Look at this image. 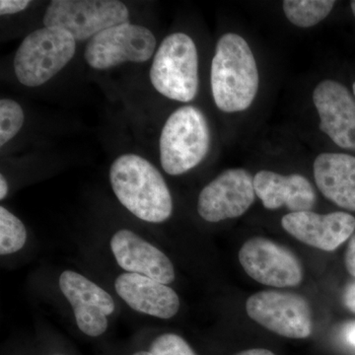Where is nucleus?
Segmentation results:
<instances>
[{"mask_svg":"<svg viewBox=\"0 0 355 355\" xmlns=\"http://www.w3.org/2000/svg\"><path fill=\"white\" fill-rule=\"evenodd\" d=\"M210 85L214 103L224 113L246 111L253 104L260 85L258 65L240 35L227 33L217 42Z\"/></svg>","mask_w":355,"mask_h":355,"instance_id":"1","label":"nucleus"},{"mask_svg":"<svg viewBox=\"0 0 355 355\" xmlns=\"http://www.w3.org/2000/svg\"><path fill=\"white\" fill-rule=\"evenodd\" d=\"M110 182L121 205L137 218L161 223L172 216L171 193L164 178L141 156L123 154L116 158L110 168Z\"/></svg>","mask_w":355,"mask_h":355,"instance_id":"2","label":"nucleus"},{"mask_svg":"<svg viewBox=\"0 0 355 355\" xmlns=\"http://www.w3.org/2000/svg\"><path fill=\"white\" fill-rule=\"evenodd\" d=\"M211 135L205 114L195 106L176 110L166 121L159 140L163 170L179 176L197 167L209 154Z\"/></svg>","mask_w":355,"mask_h":355,"instance_id":"3","label":"nucleus"},{"mask_svg":"<svg viewBox=\"0 0 355 355\" xmlns=\"http://www.w3.org/2000/svg\"><path fill=\"white\" fill-rule=\"evenodd\" d=\"M150 80L156 91L168 99L187 103L197 97L198 55L190 36L174 33L163 40L154 55Z\"/></svg>","mask_w":355,"mask_h":355,"instance_id":"4","label":"nucleus"},{"mask_svg":"<svg viewBox=\"0 0 355 355\" xmlns=\"http://www.w3.org/2000/svg\"><path fill=\"white\" fill-rule=\"evenodd\" d=\"M76 51V41L69 33L41 28L20 44L14 57V72L23 85L38 87L64 69Z\"/></svg>","mask_w":355,"mask_h":355,"instance_id":"5","label":"nucleus"},{"mask_svg":"<svg viewBox=\"0 0 355 355\" xmlns=\"http://www.w3.org/2000/svg\"><path fill=\"white\" fill-rule=\"evenodd\" d=\"M128 7L118 0H53L44 12V25L64 30L76 41H85L128 22Z\"/></svg>","mask_w":355,"mask_h":355,"instance_id":"6","label":"nucleus"},{"mask_svg":"<svg viewBox=\"0 0 355 355\" xmlns=\"http://www.w3.org/2000/svg\"><path fill=\"white\" fill-rule=\"evenodd\" d=\"M155 48L156 39L150 30L127 22L89 40L84 58L91 69L106 70L125 62H146Z\"/></svg>","mask_w":355,"mask_h":355,"instance_id":"7","label":"nucleus"},{"mask_svg":"<svg viewBox=\"0 0 355 355\" xmlns=\"http://www.w3.org/2000/svg\"><path fill=\"white\" fill-rule=\"evenodd\" d=\"M248 316L263 328L289 338H306L312 334V310L308 301L291 292H257L248 298Z\"/></svg>","mask_w":355,"mask_h":355,"instance_id":"8","label":"nucleus"},{"mask_svg":"<svg viewBox=\"0 0 355 355\" xmlns=\"http://www.w3.org/2000/svg\"><path fill=\"white\" fill-rule=\"evenodd\" d=\"M239 261L247 275L263 286L282 288L302 282V266L297 258L266 238L248 240L240 250Z\"/></svg>","mask_w":355,"mask_h":355,"instance_id":"9","label":"nucleus"},{"mask_svg":"<svg viewBox=\"0 0 355 355\" xmlns=\"http://www.w3.org/2000/svg\"><path fill=\"white\" fill-rule=\"evenodd\" d=\"M254 197V177L247 170H226L200 191L198 212L214 223L237 218L251 207Z\"/></svg>","mask_w":355,"mask_h":355,"instance_id":"10","label":"nucleus"},{"mask_svg":"<svg viewBox=\"0 0 355 355\" xmlns=\"http://www.w3.org/2000/svg\"><path fill=\"white\" fill-rule=\"evenodd\" d=\"M320 130L338 147L355 153V97L338 81L326 79L313 91Z\"/></svg>","mask_w":355,"mask_h":355,"instance_id":"11","label":"nucleus"},{"mask_svg":"<svg viewBox=\"0 0 355 355\" xmlns=\"http://www.w3.org/2000/svg\"><path fill=\"white\" fill-rule=\"evenodd\" d=\"M60 291L74 311L79 330L89 336H99L108 329L107 317L114 311L111 295L80 273L65 270L60 277Z\"/></svg>","mask_w":355,"mask_h":355,"instance_id":"12","label":"nucleus"},{"mask_svg":"<svg viewBox=\"0 0 355 355\" xmlns=\"http://www.w3.org/2000/svg\"><path fill=\"white\" fill-rule=\"evenodd\" d=\"M282 225L299 241L331 252L354 234L355 218L345 211L319 214L310 210L286 214L282 217Z\"/></svg>","mask_w":355,"mask_h":355,"instance_id":"13","label":"nucleus"},{"mask_svg":"<svg viewBox=\"0 0 355 355\" xmlns=\"http://www.w3.org/2000/svg\"><path fill=\"white\" fill-rule=\"evenodd\" d=\"M111 249L123 270L150 277L161 284L174 282V266L170 259L132 231L121 229L114 233Z\"/></svg>","mask_w":355,"mask_h":355,"instance_id":"14","label":"nucleus"},{"mask_svg":"<svg viewBox=\"0 0 355 355\" xmlns=\"http://www.w3.org/2000/svg\"><path fill=\"white\" fill-rule=\"evenodd\" d=\"M119 296L142 314L171 319L180 309V299L171 287L137 273H123L114 282Z\"/></svg>","mask_w":355,"mask_h":355,"instance_id":"15","label":"nucleus"},{"mask_svg":"<svg viewBox=\"0 0 355 355\" xmlns=\"http://www.w3.org/2000/svg\"><path fill=\"white\" fill-rule=\"evenodd\" d=\"M254 188L266 209L286 207L291 212L310 211L316 202V193L309 180L302 175H282L263 170L254 177Z\"/></svg>","mask_w":355,"mask_h":355,"instance_id":"16","label":"nucleus"},{"mask_svg":"<svg viewBox=\"0 0 355 355\" xmlns=\"http://www.w3.org/2000/svg\"><path fill=\"white\" fill-rule=\"evenodd\" d=\"M318 189L338 207L355 211V157L345 153H322L315 159Z\"/></svg>","mask_w":355,"mask_h":355,"instance_id":"17","label":"nucleus"},{"mask_svg":"<svg viewBox=\"0 0 355 355\" xmlns=\"http://www.w3.org/2000/svg\"><path fill=\"white\" fill-rule=\"evenodd\" d=\"M335 4L333 0H286L282 9L291 24L310 28L328 17Z\"/></svg>","mask_w":355,"mask_h":355,"instance_id":"18","label":"nucleus"},{"mask_svg":"<svg viewBox=\"0 0 355 355\" xmlns=\"http://www.w3.org/2000/svg\"><path fill=\"white\" fill-rule=\"evenodd\" d=\"M27 241V231L18 217L6 207H0V254L2 256L20 251Z\"/></svg>","mask_w":355,"mask_h":355,"instance_id":"19","label":"nucleus"},{"mask_svg":"<svg viewBox=\"0 0 355 355\" xmlns=\"http://www.w3.org/2000/svg\"><path fill=\"white\" fill-rule=\"evenodd\" d=\"M24 123V112L17 102L11 99L0 101V146L14 139Z\"/></svg>","mask_w":355,"mask_h":355,"instance_id":"20","label":"nucleus"},{"mask_svg":"<svg viewBox=\"0 0 355 355\" xmlns=\"http://www.w3.org/2000/svg\"><path fill=\"white\" fill-rule=\"evenodd\" d=\"M149 352L153 355H197L182 336L175 334L157 336L151 343Z\"/></svg>","mask_w":355,"mask_h":355,"instance_id":"21","label":"nucleus"},{"mask_svg":"<svg viewBox=\"0 0 355 355\" xmlns=\"http://www.w3.org/2000/svg\"><path fill=\"white\" fill-rule=\"evenodd\" d=\"M31 2L28 0H1L0 1V14L10 15L25 10Z\"/></svg>","mask_w":355,"mask_h":355,"instance_id":"22","label":"nucleus"},{"mask_svg":"<svg viewBox=\"0 0 355 355\" xmlns=\"http://www.w3.org/2000/svg\"><path fill=\"white\" fill-rule=\"evenodd\" d=\"M345 263L347 272L355 277V234L352 236L347 245L345 254Z\"/></svg>","mask_w":355,"mask_h":355,"instance_id":"23","label":"nucleus"},{"mask_svg":"<svg viewBox=\"0 0 355 355\" xmlns=\"http://www.w3.org/2000/svg\"><path fill=\"white\" fill-rule=\"evenodd\" d=\"M343 301L345 307L355 314V280L345 287Z\"/></svg>","mask_w":355,"mask_h":355,"instance_id":"24","label":"nucleus"},{"mask_svg":"<svg viewBox=\"0 0 355 355\" xmlns=\"http://www.w3.org/2000/svg\"><path fill=\"white\" fill-rule=\"evenodd\" d=\"M236 355H275L270 350L265 349H248L245 350V352H239V354Z\"/></svg>","mask_w":355,"mask_h":355,"instance_id":"25","label":"nucleus"},{"mask_svg":"<svg viewBox=\"0 0 355 355\" xmlns=\"http://www.w3.org/2000/svg\"><path fill=\"white\" fill-rule=\"evenodd\" d=\"M7 193H8V184H7L6 179L3 177V175H1L0 176V198L4 200L6 198Z\"/></svg>","mask_w":355,"mask_h":355,"instance_id":"26","label":"nucleus"},{"mask_svg":"<svg viewBox=\"0 0 355 355\" xmlns=\"http://www.w3.org/2000/svg\"><path fill=\"white\" fill-rule=\"evenodd\" d=\"M345 338H347V342L350 345L355 347V323L350 324L349 328H347V331H345Z\"/></svg>","mask_w":355,"mask_h":355,"instance_id":"27","label":"nucleus"},{"mask_svg":"<svg viewBox=\"0 0 355 355\" xmlns=\"http://www.w3.org/2000/svg\"><path fill=\"white\" fill-rule=\"evenodd\" d=\"M132 355H153L151 354L150 352H135V354H133Z\"/></svg>","mask_w":355,"mask_h":355,"instance_id":"28","label":"nucleus"},{"mask_svg":"<svg viewBox=\"0 0 355 355\" xmlns=\"http://www.w3.org/2000/svg\"><path fill=\"white\" fill-rule=\"evenodd\" d=\"M350 8H352V13H354V16L355 17V0L350 2Z\"/></svg>","mask_w":355,"mask_h":355,"instance_id":"29","label":"nucleus"},{"mask_svg":"<svg viewBox=\"0 0 355 355\" xmlns=\"http://www.w3.org/2000/svg\"><path fill=\"white\" fill-rule=\"evenodd\" d=\"M352 90H354V95L355 97V81H354V85H352Z\"/></svg>","mask_w":355,"mask_h":355,"instance_id":"30","label":"nucleus"},{"mask_svg":"<svg viewBox=\"0 0 355 355\" xmlns=\"http://www.w3.org/2000/svg\"><path fill=\"white\" fill-rule=\"evenodd\" d=\"M57 355H60V354H57Z\"/></svg>","mask_w":355,"mask_h":355,"instance_id":"31","label":"nucleus"}]
</instances>
